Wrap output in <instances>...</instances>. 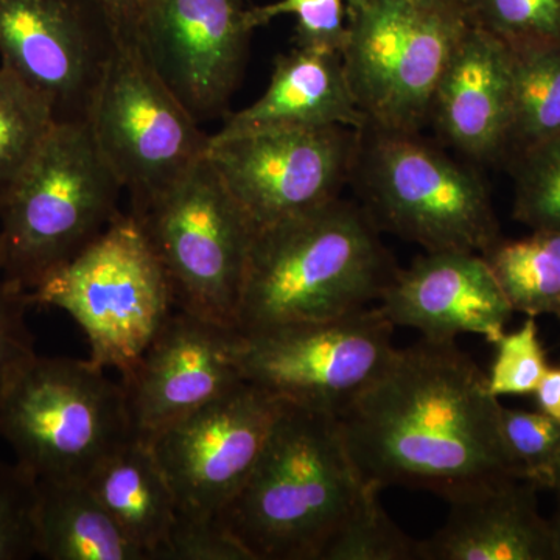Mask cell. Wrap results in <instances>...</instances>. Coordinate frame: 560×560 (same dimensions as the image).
I'll list each match as a JSON object with an SVG mask.
<instances>
[{"label":"cell","instance_id":"1","mask_svg":"<svg viewBox=\"0 0 560 560\" xmlns=\"http://www.w3.org/2000/svg\"><path fill=\"white\" fill-rule=\"evenodd\" d=\"M501 407L469 353L455 341L422 338L396 349L381 377L337 419L364 481L451 500L522 477L501 441Z\"/></svg>","mask_w":560,"mask_h":560},{"label":"cell","instance_id":"2","mask_svg":"<svg viewBox=\"0 0 560 560\" xmlns=\"http://www.w3.org/2000/svg\"><path fill=\"white\" fill-rule=\"evenodd\" d=\"M366 210L340 198L254 235L237 330L341 318L381 301L397 268Z\"/></svg>","mask_w":560,"mask_h":560},{"label":"cell","instance_id":"3","mask_svg":"<svg viewBox=\"0 0 560 560\" xmlns=\"http://www.w3.org/2000/svg\"><path fill=\"white\" fill-rule=\"evenodd\" d=\"M371 486L335 416L287 404L220 521L254 560H320Z\"/></svg>","mask_w":560,"mask_h":560},{"label":"cell","instance_id":"4","mask_svg":"<svg viewBox=\"0 0 560 560\" xmlns=\"http://www.w3.org/2000/svg\"><path fill=\"white\" fill-rule=\"evenodd\" d=\"M121 191L86 121H57L0 201V276L35 290L108 230Z\"/></svg>","mask_w":560,"mask_h":560},{"label":"cell","instance_id":"5","mask_svg":"<svg viewBox=\"0 0 560 560\" xmlns=\"http://www.w3.org/2000/svg\"><path fill=\"white\" fill-rule=\"evenodd\" d=\"M0 436L38 480H86L132 436L127 396L91 360L39 357L0 401Z\"/></svg>","mask_w":560,"mask_h":560},{"label":"cell","instance_id":"6","mask_svg":"<svg viewBox=\"0 0 560 560\" xmlns=\"http://www.w3.org/2000/svg\"><path fill=\"white\" fill-rule=\"evenodd\" d=\"M467 27L460 5L348 0L341 60L366 128L418 132Z\"/></svg>","mask_w":560,"mask_h":560},{"label":"cell","instance_id":"7","mask_svg":"<svg viewBox=\"0 0 560 560\" xmlns=\"http://www.w3.org/2000/svg\"><path fill=\"white\" fill-rule=\"evenodd\" d=\"M130 213L160 260L175 308L237 330L256 231L209 158Z\"/></svg>","mask_w":560,"mask_h":560},{"label":"cell","instance_id":"8","mask_svg":"<svg viewBox=\"0 0 560 560\" xmlns=\"http://www.w3.org/2000/svg\"><path fill=\"white\" fill-rule=\"evenodd\" d=\"M33 305L68 313L84 331L91 361L121 375L138 363L175 305L142 228L119 213L97 241L31 291Z\"/></svg>","mask_w":560,"mask_h":560},{"label":"cell","instance_id":"9","mask_svg":"<svg viewBox=\"0 0 560 560\" xmlns=\"http://www.w3.org/2000/svg\"><path fill=\"white\" fill-rule=\"evenodd\" d=\"M371 130L360 143L364 208L375 226L427 253L482 254L500 241L485 180L416 138V132Z\"/></svg>","mask_w":560,"mask_h":560},{"label":"cell","instance_id":"10","mask_svg":"<svg viewBox=\"0 0 560 560\" xmlns=\"http://www.w3.org/2000/svg\"><path fill=\"white\" fill-rule=\"evenodd\" d=\"M393 330L378 307L237 330L234 360L243 381L285 404L338 418L388 366L396 352Z\"/></svg>","mask_w":560,"mask_h":560},{"label":"cell","instance_id":"11","mask_svg":"<svg viewBox=\"0 0 560 560\" xmlns=\"http://www.w3.org/2000/svg\"><path fill=\"white\" fill-rule=\"evenodd\" d=\"M86 124L130 195L131 208L156 197L208 158L210 136L136 40L114 46Z\"/></svg>","mask_w":560,"mask_h":560},{"label":"cell","instance_id":"12","mask_svg":"<svg viewBox=\"0 0 560 560\" xmlns=\"http://www.w3.org/2000/svg\"><path fill=\"white\" fill-rule=\"evenodd\" d=\"M359 132L326 127L210 138L208 158L257 232L340 198L359 160Z\"/></svg>","mask_w":560,"mask_h":560},{"label":"cell","instance_id":"13","mask_svg":"<svg viewBox=\"0 0 560 560\" xmlns=\"http://www.w3.org/2000/svg\"><path fill=\"white\" fill-rule=\"evenodd\" d=\"M285 405L243 381L151 438L179 515L220 517L256 467Z\"/></svg>","mask_w":560,"mask_h":560},{"label":"cell","instance_id":"14","mask_svg":"<svg viewBox=\"0 0 560 560\" xmlns=\"http://www.w3.org/2000/svg\"><path fill=\"white\" fill-rule=\"evenodd\" d=\"M114 46L94 0H0V65L40 92L58 121H86Z\"/></svg>","mask_w":560,"mask_h":560},{"label":"cell","instance_id":"15","mask_svg":"<svg viewBox=\"0 0 560 560\" xmlns=\"http://www.w3.org/2000/svg\"><path fill=\"white\" fill-rule=\"evenodd\" d=\"M249 0H151L138 43L191 116L226 117L248 60Z\"/></svg>","mask_w":560,"mask_h":560},{"label":"cell","instance_id":"16","mask_svg":"<svg viewBox=\"0 0 560 560\" xmlns=\"http://www.w3.org/2000/svg\"><path fill=\"white\" fill-rule=\"evenodd\" d=\"M237 330L173 308L138 363L121 375L132 430L149 442L243 382Z\"/></svg>","mask_w":560,"mask_h":560},{"label":"cell","instance_id":"17","mask_svg":"<svg viewBox=\"0 0 560 560\" xmlns=\"http://www.w3.org/2000/svg\"><path fill=\"white\" fill-rule=\"evenodd\" d=\"M378 302L394 327L434 341L470 334L493 345L514 313L488 261L470 250L427 253L396 271Z\"/></svg>","mask_w":560,"mask_h":560},{"label":"cell","instance_id":"18","mask_svg":"<svg viewBox=\"0 0 560 560\" xmlns=\"http://www.w3.org/2000/svg\"><path fill=\"white\" fill-rule=\"evenodd\" d=\"M536 482L504 477L447 500V521L420 540L422 560H556Z\"/></svg>","mask_w":560,"mask_h":560},{"label":"cell","instance_id":"19","mask_svg":"<svg viewBox=\"0 0 560 560\" xmlns=\"http://www.w3.org/2000/svg\"><path fill=\"white\" fill-rule=\"evenodd\" d=\"M511 54L469 24L434 92L431 117L453 147L477 161L510 150Z\"/></svg>","mask_w":560,"mask_h":560},{"label":"cell","instance_id":"20","mask_svg":"<svg viewBox=\"0 0 560 560\" xmlns=\"http://www.w3.org/2000/svg\"><path fill=\"white\" fill-rule=\"evenodd\" d=\"M349 127L368 124L350 91L341 54L293 47L275 61L270 84L253 105L224 117L213 140L264 132Z\"/></svg>","mask_w":560,"mask_h":560},{"label":"cell","instance_id":"21","mask_svg":"<svg viewBox=\"0 0 560 560\" xmlns=\"http://www.w3.org/2000/svg\"><path fill=\"white\" fill-rule=\"evenodd\" d=\"M84 481L147 559L164 560L178 508L149 442L132 436L103 458Z\"/></svg>","mask_w":560,"mask_h":560},{"label":"cell","instance_id":"22","mask_svg":"<svg viewBox=\"0 0 560 560\" xmlns=\"http://www.w3.org/2000/svg\"><path fill=\"white\" fill-rule=\"evenodd\" d=\"M35 550L49 560H149L81 480H38Z\"/></svg>","mask_w":560,"mask_h":560},{"label":"cell","instance_id":"23","mask_svg":"<svg viewBox=\"0 0 560 560\" xmlns=\"http://www.w3.org/2000/svg\"><path fill=\"white\" fill-rule=\"evenodd\" d=\"M510 302L529 318L560 315V232L533 231L521 241H500L481 254Z\"/></svg>","mask_w":560,"mask_h":560},{"label":"cell","instance_id":"24","mask_svg":"<svg viewBox=\"0 0 560 560\" xmlns=\"http://www.w3.org/2000/svg\"><path fill=\"white\" fill-rule=\"evenodd\" d=\"M510 54V149L518 153L560 136V47Z\"/></svg>","mask_w":560,"mask_h":560},{"label":"cell","instance_id":"25","mask_svg":"<svg viewBox=\"0 0 560 560\" xmlns=\"http://www.w3.org/2000/svg\"><path fill=\"white\" fill-rule=\"evenodd\" d=\"M50 102L0 65V201L57 125Z\"/></svg>","mask_w":560,"mask_h":560},{"label":"cell","instance_id":"26","mask_svg":"<svg viewBox=\"0 0 560 560\" xmlns=\"http://www.w3.org/2000/svg\"><path fill=\"white\" fill-rule=\"evenodd\" d=\"M372 485L324 548L320 560H422L420 540L404 533L381 503Z\"/></svg>","mask_w":560,"mask_h":560},{"label":"cell","instance_id":"27","mask_svg":"<svg viewBox=\"0 0 560 560\" xmlns=\"http://www.w3.org/2000/svg\"><path fill=\"white\" fill-rule=\"evenodd\" d=\"M474 27L508 50L560 47V0H460Z\"/></svg>","mask_w":560,"mask_h":560},{"label":"cell","instance_id":"28","mask_svg":"<svg viewBox=\"0 0 560 560\" xmlns=\"http://www.w3.org/2000/svg\"><path fill=\"white\" fill-rule=\"evenodd\" d=\"M514 217L533 231L560 232V136L515 154Z\"/></svg>","mask_w":560,"mask_h":560},{"label":"cell","instance_id":"29","mask_svg":"<svg viewBox=\"0 0 560 560\" xmlns=\"http://www.w3.org/2000/svg\"><path fill=\"white\" fill-rule=\"evenodd\" d=\"M500 434L518 474L539 488H548L560 455V423L541 411L501 407Z\"/></svg>","mask_w":560,"mask_h":560},{"label":"cell","instance_id":"30","mask_svg":"<svg viewBox=\"0 0 560 560\" xmlns=\"http://www.w3.org/2000/svg\"><path fill=\"white\" fill-rule=\"evenodd\" d=\"M495 359L490 364L488 388L497 399L503 396H530L547 374V353L541 346L536 318L522 324L521 329L503 335L493 342Z\"/></svg>","mask_w":560,"mask_h":560},{"label":"cell","instance_id":"31","mask_svg":"<svg viewBox=\"0 0 560 560\" xmlns=\"http://www.w3.org/2000/svg\"><path fill=\"white\" fill-rule=\"evenodd\" d=\"M280 16L296 18L294 47L341 54L348 33V0H278L250 9L256 28Z\"/></svg>","mask_w":560,"mask_h":560},{"label":"cell","instance_id":"32","mask_svg":"<svg viewBox=\"0 0 560 560\" xmlns=\"http://www.w3.org/2000/svg\"><path fill=\"white\" fill-rule=\"evenodd\" d=\"M38 478L20 463L0 460V560L36 556Z\"/></svg>","mask_w":560,"mask_h":560},{"label":"cell","instance_id":"33","mask_svg":"<svg viewBox=\"0 0 560 560\" xmlns=\"http://www.w3.org/2000/svg\"><path fill=\"white\" fill-rule=\"evenodd\" d=\"M31 291L0 276V401L18 375L36 357L27 313Z\"/></svg>","mask_w":560,"mask_h":560},{"label":"cell","instance_id":"34","mask_svg":"<svg viewBox=\"0 0 560 560\" xmlns=\"http://www.w3.org/2000/svg\"><path fill=\"white\" fill-rule=\"evenodd\" d=\"M164 560H254L220 517L179 515Z\"/></svg>","mask_w":560,"mask_h":560},{"label":"cell","instance_id":"35","mask_svg":"<svg viewBox=\"0 0 560 560\" xmlns=\"http://www.w3.org/2000/svg\"><path fill=\"white\" fill-rule=\"evenodd\" d=\"M151 0H94L102 11L116 43H138L140 25Z\"/></svg>","mask_w":560,"mask_h":560},{"label":"cell","instance_id":"36","mask_svg":"<svg viewBox=\"0 0 560 560\" xmlns=\"http://www.w3.org/2000/svg\"><path fill=\"white\" fill-rule=\"evenodd\" d=\"M537 407L539 411L550 416L556 422L560 423V368H548L547 374L544 375L536 393Z\"/></svg>","mask_w":560,"mask_h":560},{"label":"cell","instance_id":"37","mask_svg":"<svg viewBox=\"0 0 560 560\" xmlns=\"http://www.w3.org/2000/svg\"><path fill=\"white\" fill-rule=\"evenodd\" d=\"M558 497V504H556L555 515L550 518L552 530V540H555L556 560H560V489L555 490Z\"/></svg>","mask_w":560,"mask_h":560},{"label":"cell","instance_id":"38","mask_svg":"<svg viewBox=\"0 0 560 560\" xmlns=\"http://www.w3.org/2000/svg\"><path fill=\"white\" fill-rule=\"evenodd\" d=\"M548 489H560V455L558 460H556L555 467H552L550 482H548Z\"/></svg>","mask_w":560,"mask_h":560},{"label":"cell","instance_id":"39","mask_svg":"<svg viewBox=\"0 0 560 560\" xmlns=\"http://www.w3.org/2000/svg\"><path fill=\"white\" fill-rule=\"evenodd\" d=\"M416 2L429 3V5H460V0H416Z\"/></svg>","mask_w":560,"mask_h":560},{"label":"cell","instance_id":"40","mask_svg":"<svg viewBox=\"0 0 560 560\" xmlns=\"http://www.w3.org/2000/svg\"><path fill=\"white\" fill-rule=\"evenodd\" d=\"M0 272H2V242H0Z\"/></svg>","mask_w":560,"mask_h":560},{"label":"cell","instance_id":"41","mask_svg":"<svg viewBox=\"0 0 560 560\" xmlns=\"http://www.w3.org/2000/svg\"><path fill=\"white\" fill-rule=\"evenodd\" d=\"M558 318L560 319V315L558 316Z\"/></svg>","mask_w":560,"mask_h":560}]
</instances>
